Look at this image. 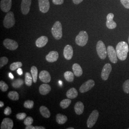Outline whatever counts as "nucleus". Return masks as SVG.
Instances as JSON below:
<instances>
[{"label":"nucleus","instance_id":"8","mask_svg":"<svg viewBox=\"0 0 129 129\" xmlns=\"http://www.w3.org/2000/svg\"><path fill=\"white\" fill-rule=\"evenodd\" d=\"M3 44L4 46L10 50H15L18 47L17 42L8 38L5 39Z\"/></svg>","mask_w":129,"mask_h":129},{"label":"nucleus","instance_id":"30","mask_svg":"<svg viewBox=\"0 0 129 129\" xmlns=\"http://www.w3.org/2000/svg\"><path fill=\"white\" fill-rule=\"evenodd\" d=\"M8 97L12 101H18L19 99L18 93L15 91H10L8 94Z\"/></svg>","mask_w":129,"mask_h":129},{"label":"nucleus","instance_id":"23","mask_svg":"<svg viewBox=\"0 0 129 129\" xmlns=\"http://www.w3.org/2000/svg\"><path fill=\"white\" fill-rule=\"evenodd\" d=\"M78 92L75 88H71L66 93V96L70 99H74L78 97Z\"/></svg>","mask_w":129,"mask_h":129},{"label":"nucleus","instance_id":"18","mask_svg":"<svg viewBox=\"0 0 129 129\" xmlns=\"http://www.w3.org/2000/svg\"><path fill=\"white\" fill-rule=\"evenodd\" d=\"M58 53L57 51H52L49 53V54L46 55V59L48 62H55L56 61L58 58Z\"/></svg>","mask_w":129,"mask_h":129},{"label":"nucleus","instance_id":"5","mask_svg":"<svg viewBox=\"0 0 129 129\" xmlns=\"http://www.w3.org/2000/svg\"><path fill=\"white\" fill-rule=\"evenodd\" d=\"M97 53L100 58L102 59H105L107 55V50L104 43L102 41L98 42L96 46Z\"/></svg>","mask_w":129,"mask_h":129},{"label":"nucleus","instance_id":"11","mask_svg":"<svg viewBox=\"0 0 129 129\" xmlns=\"http://www.w3.org/2000/svg\"><path fill=\"white\" fill-rule=\"evenodd\" d=\"M39 8L40 12L43 13H47L50 8L49 0H38Z\"/></svg>","mask_w":129,"mask_h":129},{"label":"nucleus","instance_id":"50","mask_svg":"<svg viewBox=\"0 0 129 129\" xmlns=\"http://www.w3.org/2000/svg\"><path fill=\"white\" fill-rule=\"evenodd\" d=\"M128 42H129V38H128Z\"/></svg>","mask_w":129,"mask_h":129},{"label":"nucleus","instance_id":"40","mask_svg":"<svg viewBox=\"0 0 129 129\" xmlns=\"http://www.w3.org/2000/svg\"><path fill=\"white\" fill-rule=\"evenodd\" d=\"M12 113V110L11 108L9 107H7L5 109V111H4V113L5 115H10Z\"/></svg>","mask_w":129,"mask_h":129},{"label":"nucleus","instance_id":"35","mask_svg":"<svg viewBox=\"0 0 129 129\" xmlns=\"http://www.w3.org/2000/svg\"><path fill=\"white\" fill-rule=\"evenodd\" d=\"M8 62V59L6 57H2L0 58V68L1 69L2 67L5 66Z\"/></svg>","mask_w":129,"mask_h":129},{"label":"nucleus","instance_id":"21","mask_svg":"<svg viewBox=\"0 0 129 129\" xmlns=\"http://www.w3.org/2000/svg\"><path fill=\"white\" fill-rule=\"evenodd\" d=\"M72 69L74 75L76 77H80L83 74V70L81 67L77 63H75L73 64Z\"/></svg>","mask_w":129,"mask_h":129},{"label":"nucleus","instance_id":"9","mask_svg":"<svg viewBox=\"0 0 129 129\" xmlns=\"http://www.w3.org/2000/svg\"><path fill=\"white\" fill-rule=\"evenodd\" d=\"M95 86V82L92 79H89L80 86L79 88V91L81 93H85L90 90Z\"/></svg>","mask_w":129,"mask_h":129},{"label":"nucleus","instance_id":"45","mask_svg":"<svg viewBox=\"0 0 129 129\" xmlns=\"http://www.w3.org/2000/svg\"><path fill=\"white\" fill-rule=\"evenodd\" d=\"M35 129H45L46 128L42 126H36L35 127Z\"/></svg>","mask_w":129,"mask_h":129},{"label":"nucleus","instance_id":"2","mask_svg":"<svg viewBox=\"0 0 129 129\" xmlns=\"http://www.w3.org/2000/svg\"><path fill=\"white\" fill-rule=\"evenodd\" d=\"M53 37L56 40H59L62 37V26L59 21H56L54 24L51 29Z\"/></svg>","mask_w":129,"mask_h":129},{"label":"nucleus","instance_id":"46","mask_svg":"<svg viewBox=\"0 0 129 129\" xmlns=\"http://www.w3.org/2000/svg\"><path fill=\"white\" fill-rule=\"evenodd\" d=\"M4 102L1 101V102H0V107H1V108H2V107H4Z\"/></svg>","mask_w":129,"mask_h":129},{"label":"nucleus","instance_id":"31","mask_svg":"<svg viewBox=\"0 0 129 129\" xmlns=\"http://www.w3.org/2000/svg\"><path fill=\"white\" fill-rule=\"evenodd\" d=\"M71 103V101L69 98L64 99L60 102V106L62 109H65L69 107Z\"/></svg>","mask_w":129,"mask_h":129},{"label":"nucleus","instance_id":"36","mask_svg":"<svg viewBox=\"0 0 129 129\" xmlns=\"http://www.w3.org/2000/svg\"><path fill=\"white\" fill-rule=\"evenodd\" d=\"M123 89L125 93H129V79L126 80L123 83Z\"/></svg>","mask_w":129,"mask_h":129},{"label":"nucleus","instance_id":"44","mask_svg":"<svg viewBox=\"0 0 129 129\" xmlns=\"http://www.w3.org/2000/svg\"><path fill=\"white\" fill-rule=\"evenodd\" d=\"M17 72L18 73L19 75H22L23 74V70H22V69H21V68H19L18 70H17Z\"/></svg>","mask_w":129,"mask_h":129},{"label":"nucleus","instance_id":"12","mask_svg":"<svg viewBox=\"0 0 129 129\" xmlns=\"http://www.w3.org/2000/svg\"><path fill=\"white\" fill-rule=\"evenodd\" d=\"M31 3L32 0H22L21 12L23 15H26L29 13Z\"/></svg>","mask_w":129,"mask_h":129},{"label":"nucleus","instance_id":"41","mask_svg":"<svg viewBox=\"0 0 129 129\" xmlns=\"http://www.w3.org/2000/svg\"><path fill=\"white\" fill-rule=\"evenodd\" d=\"M54 4L55 5H61L63 4L64 0H52Z\"/></svg>","mask_w":129,"mask_h":129},{"label":"nucleus","instance_id":"22","mask_svg":"<svg viewBox=\"0 0 129 129\" xmlns=\"http://www.w3.org/2000/svg\"><path fill=\"white\" fill-rule=\"evenodd\" d=\"M74 109L75 112L78 115H81L83 113L84 109V106L82 102H77L74 107Z\"/></svg>","mask_w":129,"mask_h":129},{"label":"nucleus","instance_id":"7","mask_svg":"<svg viewBox=\"0 0 129 129\" xmlns=\"http://www.w3.org/2000/svg\"><path fill=\"white\" fill-rule=\"evenodd\" d=\"M107 55L110 59V60L112 63L115 64L117 61V55L115 50L113 46H109L107 48Z\"/></svg>","mask_w":129,"mask_h":129},{"label":"nucleus","instance_id":"1","mask_svg":"<svg viewBox=\"0 0 129 129\" xmlns=\"http://www.w3.org/2000/svg\"><path fill=\"white\" fill-rule=\"evenodd\" d=\"M129 50V46L127 43L124 41L119 42L116 48L118 58L121 61L126 60Z\"/></svg>","mask_w":129,"mask_h":129},{"label":"nucleus","instance_id":"13","mask_svg":"<svg viewBox=\"0 0 129 129\" xmlns=\"http://www.w3.org/2000/svg\"><path fill=\"white\" fill-rule=\"evenodd\" d=\"M12 4V0H1L0 4L1 9L4 12L8 13L11 9Z\"/></svg>","mask_w":129,"mask_h":129},{"label":"nucleus","instance_id":"43","mask_svg":"<svg viewBox=\"0 0 129 129\" xmlns=\"http://www.w3.org/2000/svg\"><path fill=\"white\" fill-rule=\"evenodd\" d=\"M25 128V129H35V127L33 126L32 125L26 126Z\"/></svg>","mask_w":129,"mask_h":129},{"label":"nucleus","instance_id":"26","mask_svg":"<svg viewBox=\"0 0 129 129\" xmlns=\"http://www.w3.org/2000/svg\"><path fill=\"white\" fill-rule=\"evenodd\" d=\"M32 76L29 72H26L25 74V84L28 87H30L32 84Z\"/></svg>","mask_w":129,"mask_h":129},{"label":"nucleus","instance_id":"49","mask_svg":"<svg viewBox=\"0 0 129 129\" xmlns=\"http://www.w3.org/2000/svg\"><path fill=\"white\" fill-rule=\"evenodd\" d=\"M67 129H74V128H72V127H70V128H68Z\"/></svg>","mask_w":129,"mask_h":129},{"label":"nucleus","instance_id":"19","mask_svg":"<svg viewBox=\"0 0 129 129\" xmlns=\"http://www.w3.org/2000/svg\"><path fill=\"white\" fill-rule=\"evenodd\" d=\"M48 41V38L46 36H42L38 38L36 42V45L38 47L41 48L45 46Z\"/></svg>","mask_w":129,"mask_h":129},{"label":"nucleus","instance_id":"24","mask_svg":"<svg viewBox=\"0 0 129 129\" xmlns=\"http://www.w3.org/2000/svg\"><path fill=\"white\" fill-rule=\"evenodd\" d=\"M39 111L42 115L46 118H49L51 116L50 111L45 106H41L39 108Z\"/></svg>","mask_w":129,"mask_h":129},{"label":"nucleus","instance_id":"48","mask_svg":"<svg viewBox=\"0 0 129 129\" xmlns=\"http://www.w3.org/2000/svg\"><path fill=\"white\" fill-rule=\"evenodd\" d=\"M59 83L60 84V85H62V84H63V83H62V82L61 81H59Z\"/></svg>","mask_w":129,"mask_h":129},{"label":"nucleus","instance_id":"42","mask_svg":"<svg viewBox=\"0 0 129 129\" xmlns=\"http://www.w3.org/2000/svg\"><path fill=\"white\" fill-rule=\"evenodd\" d=\"M72 1H73V2L74 4H75V5H78L80 3H81L83 1V0H72Z\"/></svg>","mask_w":129,"mask_h":129},{"label":"nucleus","instance_id":"20","mask_svg":"<svg viewBox=\"0 0 129 129\" xmlns=\"http://www.w3.org/2000/svg\"><path fill=\"white\" fill-rule=\"evenodd\" d=\"M39 92L42 95H46L51 91V88L50 85L47 84H43L39 87Z\"/></svg>","mask_w":129,"mask_h":129},{"label":"nucleus","instance_id":"39","mask_svg":"<svg viewBox=\"0 0 129 129\" xmlns=\"http://www.w3.org/2000/svg\"><path fill=\"white\" fill-rule=\"evenodd\" d=\"M122 5L126 9H129V0H120Z\"/></svg>","mask_w":129,"mask_h":129},{"label":"nucleus","instance_id":"4","mask_svg":"<svg viewBox=\"0 0 129 129\" xmlns=\"http://www.w3.org/2000/svg\"><path fill=\"white\" fill-rule=\"evenodd\" d=\"M3 24L6 28H10L14 26L15 24V19L14 13L12 12H9L6 14Z\"/></svg>","mask_w":129,"mask_h":129},{"label":"nucleus","instance_id":"10","mask_svg":"<svg viewBox=\"0 0 129 129\" xmlns=\"http://www.w3.org/2000/svg\"><path fill=\"white\" fill-rule=\"evenodd\" d=\"M112 70L111 65L109 63L105 64L102 70L101 77L103 80H107L109 77Z\"/></svg>","mask_w":129,"mask_h":129},{"label":"nucleus","instance_id":"16","mask_svg":"<svg viewBox=\"0 0 129 129\" xmlns=\"http://www.w3.org/2000/svg\"><path fill=\"white\" fill-rule=\"evenodd\" d=\"M63 55L67 60H70L73 55V49L72 47L69 45L65 46L64 49Z\"/></svg>","mask_w":129,"mask_h":129},{"label":"nucleus","instance_id":"34","mask_svg":"<svg viewBox=\"0 0 129 129\" xmlns=\"http://www.w3.org/2000/svg\"><path fill=\"white\" fill-rule=\"evenodd\" d=\"M8 88H9L8 85L4 81H0V89L3 92L6 91L8 90Z\"/></svg>","mask_w":129,"mask_h":129},{"label":"nucleus","instance_id":"47","mask_svg":"<svg viewBox=\"0 0 129 129\" xmlns=\"http://www.w3.org/2000/svg\"><path fill=\"white\" fill-rule=\"evenodd\" d=\"M9 76L10 78L12 79H14V76L13 75V74H12L11 73H10L9 74Z\"/></svg>","mask_w":129,"mask_h":129},{"label":"nucleus","instance_id":"3","mask_svg":"<svg viewBox=\"0 0 129 129\" xmlns=\"http://www.w3.org/2000/svg\"><path fill=\"white\" fill-rule=\"evenodd\" d=\"M88 36L87 33L84 31H80L76 37V43L80 46H85L88 41Z\"/></svg>","mask_w":129,"mask_h":129},{"label":"nucleus","instance_id":"37","mask_svg":"<svg viewBox=\"0 0 129 129\" xmlns=\"http://www.w3.org/2000/svg\"><path fill=\"white\" fill-rule=\"evenodd\" d=\"M34 121V120L31 117H27L24 120V124L26 126H28L32 124L33 122Z\"/></svg>","mask_w":129,"mask_h":129},{"label":"nucleus","instance_id":"32","mask_svg":"<svg viewBox=\"0 0 129 129\" xmlns=\"http://www.w3.org/2000/svg\"><path fill=\"white\" fill-rule=\"evenodd\" d=\"M23 66V64L21 62H16L11 64L10 66V69L14 71L16 69H18L19 68H21Z\"/></svg>","mask_w":129,"mask_h":129},{"label":"nucleus","instance_id":"15","mask_svg":"<svg viewBox=\"0 0 129 129\" xmlns=\"http://www.w3.org/2000/svg\"><path fill=\"white\" fill-rule=\"evenodd\" d=\"M14 127V122L13 120L8 118L4 119L1 125V129H12Z\"/></svg>","mask_w":129,"mask_h":129},{"label":"nucleus","instance_id":"14","mask_svg":"<svg viewBox=\"0 0 129 129\" xmlns=\"http://www.w3.org/2000/svg\"><path fill=\"white\" fill-rule=\"evenodd\" d=\"M114 17V15L112 13H110L107 16L106 26L110 29H113L117 26V24L113 20Z\"/></svg>","mask_w":129,"mask_h":129},{"label":"nucleus","instance_id":"17","mask_svg":"<svg viewBox=\"0 0 129 129\" xmlns=\"http://www.w3.org/2000/svg\"><path fill=\"white\" fill-rule=\"evenodd\" d=\"M39 77L40 80L44 83H49L51 81V76L49 73L46 70H43L41 71Z\"/></svg>","mask_w":129,"mask_h":129},{"label":"nucleus","instance_id":"29","mask_svg":"<svg viewBox=\"0 0 129 129\" xmlns=\"http://www.w3.org/2000/svg\"><path fill=\"white\" fill-rule=\"evenodd\" d=\"M23 83H24V81L23 79L21 78H18L14 80L12 83V85L13 87H14V88H17L22 87L23 85Z\"/></svg>","mask_w":129,"mask_h":129},{"label":"nucleus","instance_id":"33","mask_svg":"<svg viewBox=\"0 0 129 129\" xmlns=\"http://www.w3.org/2000/svg\"><path fill=\"white\" fill-rule=\"evenodd\" d=\"M34 105V102L33 101H31V100H28L25 102H24L23 106L27 109H32L33 108Z\"/></svg>","mask_w":129,"mask_h":129},{"label":"nucleus","instance_id":"6","mask_svg":"<svg viewBox=\"0 0 129 129\" xmlns=\"http://www.w3.org/2000/svg\"><path fill=\"white\" fill-rule=\"evenodd\" d=\"M99 112L97 110H94L88 118L87 124L88 128H91L95 124L99 117Z\"/></svg>","mask_w":129,"mask_h":129},{"label":"nucleus","instance_id":"25","mask_svg":"<svg viewBox=\"0 0 129 129\" xmlns=\"http://www.w3.org/2000/svg\"><path fill=\"white\" fill-rule=\"evenodd\" d=\"M68 120L67 117L62 114H57L56 116V121L59 124H63Z\"/></svg>","mask_w":129,"mask_h":129},{"label":"nucleus","instance_id":"27","mask_svg":"<svg viewBox=\"0 0 129 129\" xmlns=\"http://www.w3.org/2000/svg\"><path fill=\"white\" fill-rule=\"evenodd\" d=\"M64 78L65 79L69 82H72L74 79V73L71 71H66L64 73Z\"/></svg>","mask_w":129,"mask_h":129},{"label":"nucleus","instance_id":"38","mask_svg":"<svg viewBox=\"0 0 129 129\" xmlns=\"http://www.w3.org/2000/svg\"><path fill=\"white\" fill-rule=\"evenodd\" d=\"M16 117L18 120H24L26 117V114L25 113H19L16 115Z\"/></svg>","mask_w":129,"mask_h":129},{"label":"nucleus","instance_id":"51","mask_svg":"<svg viewBox=\"0 0 129 129\" xmlns=\"http://www.w3.org/2000/svg\"><path fill=\"white\" fill-rule=\"evenodd\" d=\"M128 129H129V128H128Z\"/></svg>","mask_w":129,"mask_h":129},{"label":"nucleus","instance_id":"28","mask_svg":"<svg viewBox=\"0 0 129 129\" xmlns=\"http://www.w3.org/2000/svg\"><path fill=\"white\" fill-rule=\"evenodd\" d=\"M31 75L32 76L33 80L34 83H36L37 80V75L38 70L37 68L35 66H32L31 69Z\"/></svg>","mask_w":129,"mask_h":129}]
</instances>
